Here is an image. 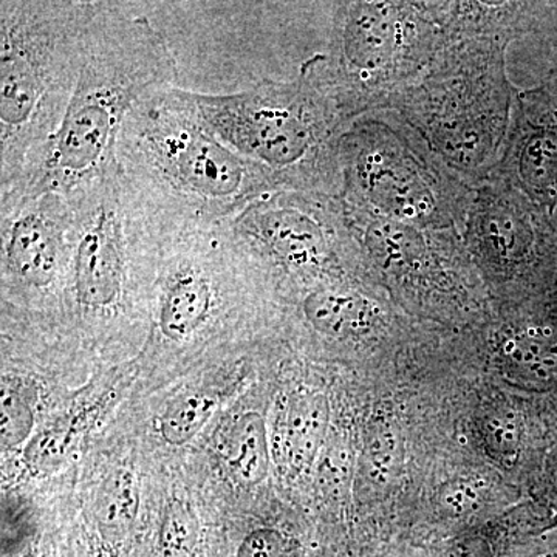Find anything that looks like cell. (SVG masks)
Segmentation results:
<instances>
[{"label": "cell", "mask_w": 557, "mask_h": 557, "mask_svg": "<svg viewBox=\"0 0 557 557\" xmlns=\"http://www.w3.org/2000/svg\"><path fill=\"white\" fill-rule=\"evenodd\" d=\"M116 163L163 237L228 223L276 190L258 164L211 131L177 86L132 109L121 127Z\"/></svg>", "instance_id": "2"}, {"label": "cell", "mask_w": 557, "mask_h": 557, "mask_svg": "<svg viewBox=\"0 0 557 557\" xmlns=\"http://www.w3.org/2000/svg\"><path fill=\"white\" fill-rule=\"evenodd\" d=\"M215 408V399L205 395H188L180 399L161 418V437L172 446L186 445L211 420Z\"/></svg>", "instance_id": "18"}, {"label": "cell", "mask_w": 557, "mask_h": 557, "mask_svg": "<svg viewBox=\"0 0 557 557\" xmlns=\"http://www.w3.org/2000/svg\"><path fill=\"white\" fill-rule=\"evenodd\" d=\"M440 505L454 516H463L475 511L485 502V490L479 480L457 479L440 490Z\"/></svg>", "instance_id": "22"}, {"label": "cell", "mask_w": 557, "mask_h": 557, "mask_svg": "<svg viewBox=\"0 0 557 557\" xmlns=\"http://www.w3.org/2000/svg\"><path fill=\"white\" fill-rule=\"evenodd\" d=\"M33 408L17 388L3 383L2 386V442L7 448L21 445L30 434Z\"/></svg>", "instance_id": "21"}, {"label": "cell", "mask_w": 557, "mask_h": 557, "mask_svg": "<svg viewBox=\"0 0 557 557\" xmlns=\"http://www.w3.org/2000/svg\"><path fill=\"white\" fill-rule=\"evenodd\" d=\"M98 519L101 527L121 533L134 523L138 512V486L135 475L127 469L113 472L98 496Z\"/></svg>", "instance_id": "17"}, {"label": "cell", "mask_w": 557, "mask_h": 557, "mask_svg": "<svg viewBox=\"0 0 557 557\" xmlns=\"http://www.w3.org/2000/svg\"><path fill=\"white\" fill-rule=\"evenodd\" d=\"M460 234L487 273L557 288L556 222L505 180L490 175L475 186Z\"/></svg>", "instance_id": "10"}, {"label": "cell", "mask_w": 557, "mask_h": 557, "mask_svg": "<svg viewBox=\"0 0 557 557\" xmlns=\"http://www.w3.org/2000/svg\"><path fill=\"white\" fill-rule=\"evenodd\" d=\"M491 175L525 194L556 222L557 69L537 86L516 94L504 156Z\"/></svg>", "instance_id": "12"}, {"label": "cell", "mask_w": 557, "mask_h": 557, "mask_svg": "<svg viewBox=\"0 0 557 557\" xmlns=\"http://www.w3.org/2000/svg\"><path fill=\"white\" fill-rule=\"evenodd\" d=\"M446 39V2L338 3L330 51L321 57L348 123L388 112L426 75Z\"/></svg>", "instance_id": "7"}, {"label": "cell", "mask_w": 557, "mask_h": 557, "mask_svg": "<svg viewBox=\"0 0 557 557\" xmlns=\"http://www.w3.org/2000/svg\"><path fill=\"white\" fill-rule=\"evenodd\" d=\"M448 39L388 112L401 116L457 174L478 186L504 156L516 94L507 49L536 20V3L448 2Z\"/></svg>", "instance_id": "1"}, {"label": "cell", "mask_w": 557, "mask_h": 557, "mask_svg": "<svg viewBox=\"0 0 557 557\" xmlns=\"http://www.w3.org/2000/svg\"><path fill=\"white\" fill-rule=\"evenodd\" d=\"M228 225L262 270L332 282L348 267L366 263L341 197L274 190Z\"/></svg>", "instance_id": "9"}, {"label": "cell", "mask_w": 557, "mask_h": 557, "mask_svg": "<svg viewBox=\"0 0 557 557\" xmlns=\"http://www.w3.org/2000/svg\"><path fill=\"white\" fill-rule=\"evenodd\" d=\"M493 544L479 534L457 537L437 557H494Z\"/></svg>", "instance_id": "24"}, {"label": "cell", "mask_w": 557, "mask_h": 557, "mask_svg": "<svg viewBox=\"0 0 557 557\" xmlns=\"http://www.w3.org/2000/svg\"><path fill=\"white\" fill-rule=\"evenodd\" d=\"M101 2H0V194L20 183L60 129L84 40Z\"/></svg>", "instance_id": "5"}, {"label": "cell", "mask_w": 557, "mask_h": 557, "mask_svg": "<svg viewBox=\"0 0 557 557\" xmlns=\"http://www.w3.org/2000/svg\"><path fill=\"white\" fill-rule=\"evenodd\" d=\"M300 313L317 335L333 343L368 339L384 325V311L375 299L333 281L311 287L300 300Z\"/></svg>", "instance_id": "13"}, {"label": "cell", "mask_w": 557, "mask_h": 557, "mask_svg": "<svg viewBox=\"0 0 557 557\" xmlns=\"http://www.w3.org/2000/svg\"><path fill=\"white\" fill-rule=\"evenodd\" d=\"M65 196L72 212L70 295L81 313L110 321L126 306L134 277L159 271L163 236L120 170Z\"/></svg>", "instance_id": "8"}, {"label": "cell", "mask_w": 557, "mask_h": 557, "mask_svg": "<svg viewBox=\"0 0 557 557\" xmlns=\"http://www.w3.org/2000/svg\"><path fill=\"white\" fill-rule=\"evenodd\" d=\"M479 438L487 456L507 468L518 467L525 449V423L519 410L490 409L479 418Z\"/></svg>", "instance_id": "16"}, {"label": "cell", "mask_w": 557, "mask_h": 557, "mask_svg": "<svg viewBox=\"0 0 557 557\" xmlns=\"http://www.w3.org/2000/svg\"><path fill=\"white\" fill-rule=\"evenodd\" d=\"M72 212L57 190L0 196V258L9 287L49 295L67 282Z\"/></svg>", "instance_id": "11"}, {"label": "cell", "mask_w": 557, "mask_h": 557, "mask_svg": "<svg viewBox=\"0 0 557 557\" xmlns=\"http://www.w3.org/2000/svg\"><path fill=\"white\" fill-rule=\"evenodd\" d=\"M284 536L271 528H259L244 539L237 557H284Z\"/></svg>", "instance_id": "23"}, {"label": "cell", "mask_w": 557, "mask_h": 557, "mask_svg": "<svg viewBox=\"0 0 557 557\" xmlns=\"http://www.w3.org/2000/svg\"><path fill=\"white\" fill-rule=\"evenodd\" d=\"M75 434L69 428H50L32 438L25 449L28 467L39 472H51L67 460L75 448Z\"/></svg>", "instance_id": "19"}, {"label": "cell", "mask_w": 557, "mask_h": 557, "mask_svg": "<svg viewBox=\"0 0 557 557\" xmlns=\"http://www.w3.org/2000/svg\"><path fill=\"white\" fill-rule=\"evenodd\" d=\"M24 557H44V556L39 555V553L30 552V553H27V555H25Z\"/></svg>", "instance_id": "26"}, {"label": "cell", "mask_w": 557, "mask_h": 557, "mask_svg": "<svg viewBox=\"0 0 557 557\" xmlns=\"http://www.w3.org/2000/svg\"><path fill=\"white\" fill-rule=\"evenodd\" d=\"M228 465L233 474L247 485H258L269 474V432L258 412L245 413L237 423L230 446Z\"/></svg>", "instance_id": "15"}, {"label": "cell", "mask_w": 557, "mask_h": 557, "mask_svg": "<svg viewBox=\"0 0 557 557\" xmlns=\"http://www.w3.org/2000/svg\"><path fill=\"white\" fill-rule=\"evenodd\" d=\"M185 95L211 131L258 164L276 190L341 196L339 145L350 123L325 79L321 54L287 83L265 79L239 94Z\"/></svg>", "instance_id": "4"}, {"label": "cell", "mask_w": 557, "mask_h": 557, "mask_svg": "<svg viewBox=\"0 0 557 557\" xmlns=\"http://www.w3.org/2000/svg\"><path fill=\"white\" fill-rule=\"evenodd\" d=\"M199 523L186 505L174 504L168 509L160 530V547L164 557H182L194 548Z\"/></svg>", "instance_id": "20"}, {"label": "cell", "mask_w": 557, "mask_h": 557, "mask_svg": "<svg viewBox=\"0 0 557 557\" xmlns=\"http://www.w3.org/2000/svg\"><path fill=\"white\" fill-rule=\"evenodd\" d=\"M177 62L156 25L101 2L84 40L78 79L60 129L14 188L0 194H67L119 170L121 127L139 101L175 87Z\"/></svg>", "instance_id": "3"}, {"label": "cell", "mask_w": 557, "mask_h": 557, "mask_svg": "<svg viewBox=\"0 0 557 557\" xmlns=\"http://www.w3.org/2000/svg\"><path fill=\"white\" fill-rule=\"evenodd\" d=\"M392 113H368L344 131L339 145L344 208L362 218L460 233L475 186Z\"/></svg>", "instance_id": "6"}, {"label": "cell", "mask_w": 557, "mask_h": 557, "mask_svg": "<svg viewBox=\"0 0 557 557\" xmlns=\"http://www.w3.org/2000/svg\"><path fill=\"white\" fill-rule=\"evenodd\" d=\"M330 421L325 395L314 391L298 392L289 401L284 426V454L289 469L300 472L317 458Z\"/></svg>", "instance_id": "14"}, {"label": "cell", "mask_w": 557, "mask_h": 557, "mask_svg": "<svg viewBox=\"0 0 557 557\" xmlns=\"http://www.w3.org/2000/svg\"><path fill=\"white\" fill-rule=\"evenodd\" d=\"M548 491L549 496H552V498H555V500L557 502V458L555 461V467H553L552 471H549Z\"/></svg>", "instance_id": "25"}]
</instances>
